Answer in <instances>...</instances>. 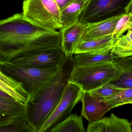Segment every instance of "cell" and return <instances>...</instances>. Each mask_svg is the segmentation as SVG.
Returning <instances> with one entry per match:
<instances>
[{"mask_svg":"<svg viewBox=\"0 0 132 132\" xmlns=\"http://www.w3.org/2000/svg\"><path fill=\"white\" fill-rule=\"evenodd\" d=\"M75 66L73 55L65 57L58 73L41 94L26 104L25 119L36 132H38L60 101Z\"/></svg>","mask_w":132,"mask_h":132,"instance_id":"7a4b0ae2","label":"cell"},{"mask_svg":"<svg viewBox=\"0 0 132 132\" xmlns=\"http://www.w3.org/2000/svg\"><path fill=\"white\" fill-rule=\"evenodd\" d=\"M0 90L26 105L30 97L20 82L3 73L0 69Z\"/></svg>","mask_w":132,"mask_h":132,"instance_id":"4fadbf2b","label":"cell"},{"mask_svg":"<svg viewBox=\"0 0 132 132\" xmlns=\"http://www.w3.org/2000/svg\"><path fill=\"white\" fill-rule=\"evenodd\" d=\"M111 106L112 108L127 104L132 103V87L122 90L118 94L104 100Z\"/></svg>","mask_w":132,"mask_h":132,"instance_id":"ffe728a7","label":"cell"},{"mask_svg":"<svg viewBox=\"0 0 132 132\" xmlns=\"http://www.w3.org/2000/svg\"><path fill=\"white\" fill-rule=\"evenodd\" d=\"M123 15L98 22L87 24L82 40L90 41L112 35L117 22Z\"/></svg>","mask_w":132,"mask_h":132,"instance_id":"7c38bea8","label":"cell"},{"mask_svg":"<svg viewBox=\"0 0 132 132\" xmlns=\"http://www.w3.org/2000/svg\"><path fill=\"white\" fill-rule=\"evenodd\" d=\"M130 57V59H131L132 60V56L131 57Z\"/></svg>","mask_w":132,"mask_h":132,"instance_id":"4dcf8cb0","label":"cell"},{"mask_svg":"<svg viewBox=\"0 0 132 132\" xmlns=\"http://www.w3.org/2000/svg\"><path fill=\"white\" fill-rule=\"evenodd\" d=\"M57 4L60 12L65 9L72 2L70 0H55Z\"/></svg>","mask_w":132,"mask_h":132,"instance_id":"d4e9b609","label":"cell"},{"mask_svg":"<svg viewBox=\"0 0 132 132\" xmlns=\"http://www.w3.org/2000/svg\"><path fill=\"white\" fill-rule=\"evenodd\" d=\"M86 26V24L78 21L60 29L61 47L65 56L74 54L77 46L82 40Z\"/></svg>","mask_w":132,"mask_h":132,"instance_id":"30bf717a","label":"cell"},{"mask_svg":"<svg viewBox=\"0 0 132 132\" xmlns=\"http://www.w3.org/2000/svg\"><path fill=\"white\" fill-rule=\"evenodd\" d=\"M72 2H73L74 1H75V0H70Z\"/></svg>","mask_w":132,"mask_h":132,"instance_id":"f546056e","label":"cell"},{"mask_svg":"<svg viewBox=\"0 0 132 132\" xmlns=\"http://www.w3.org/2000/svg\"><path fill=\"white\" fill-rule=\"evenodd\" d=\"M118 57L111 53H80L75 54L73 60L75 66H83L98 63Z\"/></svg>","mask_w":132,"mask_h":132,"instance_id":"e0dca14e","label":"cell"},{"mask_svg":"<svg viewBox=\"0 0 132 132\" xmlns=\"http://www.w3.org/2000/svg\"><path fill=\"white\" fill-rule=\"evenodd\" d=\"M111 53L120 58L132 56V42L126 39L125 35L117 39Z\"/></svg>","mask_w":132,"mask_h":132,"instance_id":"44dd1931","label":"cell"},{"mask_svg":"<svg viewBox=\"0 0 132 132\" xmlns=\"http://www.w3.org/2000/svg\"><path fill=\"white\" fill-rule=\"evenodd\" d=\"M60 11L55 0H24L23 15L40 26L56 30L63 27Z\"/></svg>","mask_w":132,"mask_h":132,"instance_id":"5b68a950","label":"cell"},{"mask_svg":"<svg viewBox=\"0 0 132 132\" xmlns=\"http://www.w3.org/2000/svg\"><path fill=\"white\" fill-rule=\"evenodd\" d=\"M60 32L40 26L22 13L0 19V62L26 53L61 46Z\"/></svg>","mask_w":132,"mask_h":132,"instance_id":"6da1fadb","label":"cell"},{"mask_svg":"<svg viewBox=\"0 0 132 132\" xmlns=\"http://www.w3.org/2000/svg\"><path fill=\"white\" fill-rule=\"evenodd\" d=\"M81 101V115L85 118L89 123L102 118L106 112L112 109L111 106L106 103L103 98L90 92H84Z\"/></svg>","mask_w":132,"mask_h":132,"instance_id":"9c48e42d","label":"cell"},{"mask_svg":"<svg viewBox=\"0 0 132 132\" xmlns=\"http://www.w3.org/2000/svg\"><path fill=\"white\" fill-rule=\"evenodd\" d=\"M84 93L76 84L68 82L60 101L38 132H48L54 126L66 119L75 106L81 100Z\"/></svg>","mask_w":132,"mask_h":132,"instance_id":"52a82bcc","label":"cell"},{"mask_svg":"<svg viewBox=\"0 0 132 132\" xmlns=\"http://www.w3.org/2000/svg\"><path fill=\"white\" fill-rule=\"evenodd\" d=\"M116 66L122 71L121 75L110 82L122 89L132 87V60L129 57L113 59Z\"/></svg>","mask_w":132,"mask_h":132,"instance_id":"9a60e30c","label":"cell"},{"mask_svg":"<svg viewBox=\"0 0 132 132\" xmlns=\"http://www.w3.org/2000/svg\"><path fill=\"white\" fill-rule=\"evenodd\" d=\"M87 132H132L131 125L125 119L118 118L113 114L89 123Z\"/></svg>","mask_w":132,"mask_h":132,"instance_id":"8fae6325","label":"cell"},{"mask_svg":"<svg viewBox=\"0 0 132 132\" xmlns=\"http://www.w3.org/2000/svg\"><path fill=\"white\" fill-rule=\"evenodd\" d=\"M50 132H87L83 125L81 116L74 114H70L62 121L51 128Z\"/></svg>","mask_w":132,"mask_h":132,"instance_id":"ac0fdd59","label":"cell"},{"mask_svg":"<svg viewBox=\"0 0 132 132\" xmlns=\"http://www.w3.org/2000/svg\"><path fill=\"white\" fill-rule=\"evenodd\" d=\"M0 69L22 84L31 100L41 94L58 73L59 66L19 67L0 62Z\"/></svg>","mask_w":132,"mask_h":132,"instance_id":"3957f363","label":"cell"},{"mask_svg":"<svg viewBox=\"0 0 132 132\" xmlns=\"http://www.w3.org/2000/svg\"><path fill=\"white\" fill-rule=\"evenodd\" d=\"M132 28V15L131 13L125 14L118 20L112 35L116 39Z\"/></svg>","mask_w":132,"mask_h":132,"instance_id":"603a6c76","label":"cell"},{"mask_svg":"<svg viewBox=\"0 0 132 132\" xmlns=\"http://www.w3.org/2000/svg\"><path fill=\"white\" fill-rule=\"evenodd\" d=\"M0 97L5 98H9V99H14L13 98L11 97V96L9 95H8L5 94V93L1 90H0Z\"/></svg>","mask_w":132,"mask_h":132,"instance_id":"f1b7e54d","label":"cell"},{"mask_svg":"<svg viewBox=\"0 0 132 132\" xmlns=\"http://www.w3.org/2000/svg\"></svg>","mask_w":132,"mask_h":132,"instance_id":"d6a6232c","label":"cell"},{"mask_svg":"<svg viewBox=\"0 0 132 132\" xmlns=\"http://www.w3.org/2000/svg\"><path fill=\"white\" fill-rule=\"evenodd\" d=\"M131 1L90 0L78 21L87 25L125 14Z\"/></svg>","mask_w":132,"mask_h":132,"instance_id":"8992f818","label":"cell"},{"mask_svg":"<svg viewBox=\"0 0 132 132\" xmlns=\"http://www.w3.org/2000/svg\"><path fill=\"white\" fill-rule=\"evenodd\" d=\"M26 105L14 99L0 97V112L13 118L24 116Z\"/></svg>","mask_w":132,"mask_h":132,"instance_id":"d6986e66","label":"cell"},{"mask_svg":"<svg viewBox=\"0 0 132 132\" xmlns=\"http://www.w3.org/2000/svg\"><path fill=\"white\" fill-rule=\"evenodd\" d=\"M116 39L112 35L90 40H81L75 50L74 54L80 53L99 52L110 53Z\"/></svg>","mask_w":132,"mask_h":132,"instance_id":"5bb4252c","label":"cell"},{"mask_svg":"<svg viewBox=\"0 0 132 132\" xmlns=\"http://www.w3.org/2000/svg\"><path fill=\"white\" fill-rule=\"evenodd\" d=\"M14 118L0 112V127L10 123Z\"/></svg>","mask_w":132,"mask_h":132,"instance_id":"484cf974","label":"cell"},{"mask_svg":"<svg viewBox=\"0 0 132 132\" xmlns=\"http://www.w3.org/2000/svg\"><path fill=\"white\" fill-rule=\"evenodd\" d=\"M121 73L113 59L91 65L75 66L68 82L76 84L84 92H89L111 82Z\"/></svg>","mask_w":132,"mask_h":132,"instance_id":"277c9868","label":"cell"},{"mask_svg":"<svg viewBox=\"0 0 132 132\" xmlns=\"http://www.w3.org/2000/svg\"><path fill=\"white\" fill-rule=\"evenodd\" d=\"M36 132L26 122L24 116L16 117L10 123L0 127V132Z\"/></svg>","mask_w":132,"mask_h":132,"instance_id":"7402d4cb","label":"cell"},{"mask_svg":"<svg viewBox=\"0 0 132 132\" xmlns=\"http://www.w3.org/2000/svg\"><path fill=\"white\" fill-rule=\"evenodd\" d=\"M125 36L128 40L132 42V28L131 29L128 30L127 34L125 35Z\"/></svg>","mask_w":132,"mask_h":132,"instance_id":"4316f807","label":"cell"},{"mask_svg":"<svg viewBox=\"0 0 132 132\" xmlns=\"http://www.w3.org/2000/svg\"><path fill=\"white\" fill-rule=\"evenodd\" d=\"M90 0H75L60 13L61 22L64 26L79 20L80 15Z\"/></svg>","mask_w":132,"mask_h":132,"instance_id":"2e32d148","label":"cell"},{"mask_svg":"<svg viewBox=\"0 0 132 132\" xmlns=\"http://www.w3.org/2000/svg\"><path fill=\"white\" fill-rule=\"evenodd\" d=\"M123 89H124L119 87L109 82L89 92L102 98L104 100L106 98L118 94Z\"/></svg>","mask_w":132,"mask_h":132,"instance_id":"cb8c5ba5","label":"cell"},{"mask_svg":"<svg viewBox=\"0 0 132 132\" xmlns=\"http://www.w3.org/2000/svg\"><path fill=\"white\" fill-rule=\"evenodd\" d=\"M130 124H131V125H132V120L131 122V123H130Z\"/></svg>","mask_w":132,"mask_h":132,"instance_id":"1f68e13d","label":"cell"},{"mask_svg":"<svg viewBox=\"0 0 132 132\" xmlns=\"http://www.w3.org/2000/svg\"><path fill=\"white\" fill-rule=\"evenodd\" d=\"M126 13H127V14L131 13L132 15V0L131 1L130 3L128 5L126 8Z\"/></svg>","mask_w":132,"mask_h":132,"instance_id":"83f0119b","label":"cell"},{"mask_svg":"<svg viewBox=\"0 0 132 132\" xmlns=\"http://www.w3.org/2000/svg\"><path fill=\"white\" fill-rule=\"evenodd\" d=\"M65 57L61 47H56L32 52L3 62L19 67L59 66Z\"/></svg>","mask_w":132,"mask_h":132,"instance_id":"ba28073f","label":"cell"}]
</instances>
